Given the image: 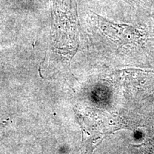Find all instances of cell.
I'll return each mask as SVG.
<instances>
[{
  "instance_id": "6da1fadb",
  "label": "cell",
  "mask_w": 154,
  "mask_h": 154,
  "mask_svg": "<svg viewBox=\"0 0 154 154\" xmlns=\"http://www.w3.org/2000/svg\"><path fill=\"white\" fill-rule=\"evenodd\" d=\"M51 44L59 55L72 59L79 41V17L76 0H50Z\"/></svg>"
},
{
  "instance_id": "7a4b0ae2",
  "label": "cell",
  "mask_w": 154,
  "mask_h": 154,
  "mask_svg": "<svg viewBox=\"0 0 154 154\" xmlns=\"http://www.w3.org/2000/svg\"><path fill=\"white\" fill-rule=\"evenodd\" d=\"M90 19L100 31L108 37L123 44L142 43L143 34L140 30L127 24H117L100 15L91 12Z\"/></svg>"
},
{
  "instance_id": "3957f363",
  "label": "cell",
  "mask_w": 154,
  "mask_h": 154,
  "mask_svg": "<svg viewBox=\"0 0 154 154\" xmlns=\"http://www.w3.org/2000/svg\"><path fill=\"white\" fill-rule=\"evenodd\" d=\"M133 154H154V137L149 138L140 145L133 146Z\"/></svg>"
},
{
  "instance_id": "277c9868",
  "label": "cell",
  "mask_w": 154,
  "mask_h": 154,
  "mask_svg": "<svg viewBox=\"0 0 154 154\" xmlns=\"http://www.w3.org/2000/svg\"><path fill=\"white\" fill-rule=\"evenodd\" d=\"M102 140H103V137H101V136H98V137L91 138L90 140H88L83 146L82 154H91L96 146L101 143Z\"/></svg>"
},
{
  "instance_id": "5b68a950",
  "label": "cell",
  "mask_w": 154,
  "mask_h": 154,
  "mask_svg": "<svg viewBox=\"0 0 154 154\" xmlns=\"http://www.w3.org/2000/svg\"><path fill=\"white\" fill-rule=\"evenodd\" d=\"M125 1H128V0H125ZM141 1L143 2V4H145L146 2H149V3L153 2L154 0H136V2H137L138 3H140L141 2ZM136 2V0H131V2Z\"/></svg>"
}]
</instances>
